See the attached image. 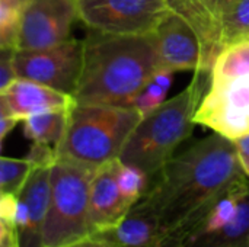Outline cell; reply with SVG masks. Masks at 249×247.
<instances>
[{
	"label": "cell",
	"mask_w": 249,
	"mask_h": 247,
	"mask_svg": "<svg viewBox=\"0 0 249 247\" xmlns=\"http://www.w3.org/2000/svg\"><path fill=\"white\" fill-rule=\"evenodd\" d=\"M163 234L159 218L137 202L121 221L90 237L111 247H156Z\"/></svg>",
	"instance_id": "obj_14"
},
{
	"label": "cell",
	"mask_w": 249,
	"mask_h": 247,
	"mask_svg": "<svg viewBox=\"0 0 249 247\" xmlns=\"http://www.w3.org/2000/svg\"><path fill=\"white\" fill-rule=\"evenodd\" d=\"M85 42L70 38L36 49H18L13 66L18 79L32 80L58 92L74 95L83 70Z\"/></svg>",
	"instance_id": "obj_6"
},
{
	"label": "cell",
	"mask_w": 249,
	"mask_h": 247,
	"mask_svg": "<svg viewBox=\"0 0 249 247\" xmlns=\"http://www.w3.org/2000/svg\"><path fill=\"white\" fill-rule=\"evenodd\" d=\"M77 19L79 0H31L22 22L19 49L47 48L70 39Z\"/></svg>",
	"instance_id": "obj_9"
},
{
	"label": "cell",
	"mask_w": 249,
	"mask_h": 247,
	"mask_svg": "<svg viewBox=\"0 0 249 247\" xmlns=\"http://www.w3.org/2000/svg\"><path fill=\"white\" fill-rule=\"evenodd\" d=\"M74 105L76 100L71 95L26 79H16L6 90L0 92V115H9L19 121L48 111H71Z\"/></svg>",
	"instance_id": "obj_11"
},
{
	"label": "cell",
	"mask_w": 249,
	"mask_h": 247,
	"mask_svg": "<svg viewBox=\"0 0 249 247\" xmlns=\"http://www.w3.org/2000/svg\"><path fill=\"white\" fill-rule=\"evenodd\" d=\"M1 55H0V92L6 90L16 79V71L13 66V57L18 49L12 48H0Z\"/></svg>",
	"instance_id": "obj_24"
},
{
	"label": "cell",
	"mask_w": 249,
	"mask_h": 247,
	"mask_svg": "<svg viewBox=\"0 0 249 247\" xmlns=\"http://www.w3.org/2000/svg\"><path fill=\"white\" fill-rule=\"evenodd\" d=\"M174 73L175 71L169 68H159L140 92L134 102V108H137L143 116L153 112L163 102H166V95L172 86Z\"/></svg>",
	"instance_id": "obj_20"
},
{
	"label": "cell",
	"mask_w": 249,
	"mask_h": 247,
	"mask_svg": "<svg viewBox=\"0 0 249 247\" xmlns=\"http://www.w3.org/2000/svg\"><path fill=\"white\" fill-rule=\"evenodd\" d=\"M204 74L207 73L197 70L187 89L140 119L121 151L123 163L140 167L150 178L163 169L193 132L196 112L203 99Z\"/></svg>",
	"instance_id": "obj_3"
},
{
	"label": "cell",
	"mask_w": 249,
	"mask_h": 247,
	"mask_svg": "<svg viewBox=\"0 0 249 247\" xmlns=\"http://www.w3.org/2000/svg\"><path fill=\"white\" fill-rule=\"evenodd\" d=\"M143 115L134 106H107L76 103L63 140L58 159L99 167L117 160Z\"/></svg>",
	"instance_id": "obj_4"
},
{
	"label": "cell",
	"mask_w": 249,
	"mask_h": 247,
	"mask_svg": "<svg viewBox=\"0 0 249 247\" xmlns=\"http://www.w3.org/2000/svg\"><path fill=\"white\" fill-rule=\"evenodd\" d=\"M210 83L196 112V124L231 140L249 134V74Z\"/></svg>",
	"instance_id": "obj_8"
},
{
	"label": "cell",
	"mask_w": 249,
	"mask_h": 247,
	"mask_svg": "<svg viewBox=\"0 0 249 247\" xmlns=\"http://www.w3.org/2000/svg\"><path fill=\"white\" fill-rule=\"evenodd\" d=\"M244 176L235 141L213 132L174 156L139 204L159 218L166 234Z\"/></svg>",
	"instance_id": "obj_1"
},
{
	"label": "cell",
	"mask_w": 249,
	"mask_h": 247,
	"mask_svg": "<svg viewBox=\"0 0 249 247\" xmlns=\"http://www.w3.org/2000/svg\"><path fill=\"white\" fill-rule=\"evenodd\" d=\"M166 4L194 28L203 51L200 70L210 74L223 49L219 17L210 10L206 0H166Z\"/></svg>",
	"instance_id": "obj_15"
},
{
	"label": "cell",
	"mask_w": 249,
	"mask_h": 247,
	"mask_svg": "<svg viewBox=\"0 0 249 247\" xmlns=\"http://www.w3.org/2000/svg\"><path fill=\"white\" fill-rule=\"evenodd\" d=\"M67 247H111V246H108L107 243H104V242H101V240H95V239H92V237H88V239H85V240H82V242H77V243L70 245V246H67Z\"/></svg>",
	"instance_id": "obj_29"
},
{
	"label": "cell",
	"mask_w": 249,
	"mask_h": 247,
	"mask_svg": "<svg viewBox=\"0 0 249 247\" xmlns=\"http://www.w3.org/2000/svg\"><path fill=\"white\" fill-rule=\"evenodd\" d=\"M0 121H1V125H0V140H1V144H3L6 137H7V134L16 127L19 119H16L13 116H9V115H0Z\"/></svg>",
	"instance_id": "obj_27"
},
{
	"label": "cell",
	"mask_w": 249,
	"mask_h": 247,
	"mask_svg": "<svg viewBox=\"0 0 249 247\" xmlns=\"http://www.w3.org/2000/svg\"><path fill=\"white\" fill-rule=\"evenodd\" d=\"M118 165L120 159L108 162L99 166L93 175L89 194L90 236L117 224L131 210V205L125 202L118 188Z\"/></svg>",
	"instance_id": "obj_12"
},
{
	"label": "cell",
	"mask_w": 249,
	"mask_h": 247,
	"mask_svg": "<svg viewBox=\"0 0 249 247\" xmlns=\"http://www.w3.org/2000/svg\"><path fill=\"white\" fill-rule=\"evenodd\" d=\"M162 68L174 71L200 70L201 44L194 28L178 13L169 12L153 31Z\"/></svg>",
	"instance_id": "obj_10"
},
{
	"label": "cell",
	"mask_w": 249,
	"mask_h": 247,
	"mask_svg": "<svg viewBox=\"0 0 249 247\" xmlns=\"http://www.w3.org/2000/svg\"><path fill=\"white\" fill-rule=\"evenodd\" d=\"M18 202H19V198L16 195H1V199H0V220L13 227H15V220H16Z\"/></svg>",
	"instance_id": "obj_25"
},
{
	"label": "cell",
	"mask_w": 249,
	"mask_h": 247,
	"mask_svg": "<svg viewBox=\"0 0 249 247\" xmlns=\"http://www.w3.org/2000/svg\"><path fill=\"white\" fill-rule=\"evenodd\" d=\"M248 74L249 36H245L226 45L222 49L212 71V82L228 80Z\"/></svg>",
	"instance_id": "obj_17"
},
{
	"label": "cell",
	"mask_w": 249,
	"mask_h": 247,
	"mask_svg": "<svg viewBox=\"0 0 249 247\" xmlns=\"http://www.w3.org/2000/svg\"><path fill=\"white\" fill-rule=\"evenodd\" d=\"M31 0H0V48L19 49L25 12Z\"/></svg>",
	"instance_id": "obj_18"
},
{
	"label": "cell",
	"mask_w": 249,
	"mask_h": 247,
	"mask_svg": "<svg viewBox=\"0 0 249 247\" xmlns=\"http://www.w3.org/2000/svg\"><path fill=\"white\" fill-rule=\"evenodd\" d=\"M89 29L83 39V70L73 95L76 103L134 106L140 92L162 68L153 32L115 35Z\"/></svg>",
	"instance_id": "obj_2"
},
{
	"label": "cell",
	"mask_w": 249,
	"mask_h": 247,
	"mask_svg": "<svg viewBox=\"0 0 249 247\" xmlns=\"http://www.w3.org/2000/svg\"><path fill=\"white\" fill-rule=\"evenodd\" d=\"M220 26L223 48L249 36V0L232 1L220 15Z\"/></svg>",
	"instance_id": "obj_19"
},
{
	"label": "cell",
	"mask_w": 249,
	"mask_h": 247,
	"mask_svg": "<svg viewBox=\"0 0 249 247\" xmlns=\"http://www.w3.org/2000/svg\"><path fill=\"white\" fill-rule=\"evenodd\" d=\"M70 111H48L23 119V134L31 141L58 147L64 137Z\"/></svg>",
	"instance_id": "obj_16"
},
{
	"label": "cell",
	"mask_w": 249,
	"mask_h": 247,
	"mask_svg": "<svg viewBox=\"0 0 249 247\" xmlns=\"http://www.w3.org/2000/svg\"><path fill=\"white\" fill-rule=\"evenodd\" d=\"M25 159L31 162L34 167H53L54 163L58 160L57 147L45 143L32 141V146Z\"/></svg>",
	"instance_id": "obj_23"
},
{
	"label": "cell",
	"mask_w": 249,
	"mask_h": 247,
	"mask_svg": "<svg viewBox=\"0 0 249 247\" xmlns=\"http://www.w3.org/2000/svg\"><path fill=\"white\" fill-rule=\"evenodd\" d=\"M233 141L238 148V157H239L241 166H242L245 175L249 178V134L239 137Z\"/></svg>",
	"instance_id": "obj_26"
},
{
	"label": "cell",
	"mask_w": 249,
	"mask_h": 247,
	"mask_svg": "<svg viewBox=\"0 0 249 247\" xmlns=\"http://www.w3.org/2000/svg\"><path fill=\"white\" fill-rule=\"evenodd\" d=\"M15 247H19V246H15Z\"/></svg>",
	"instance_id": "obj_30"
},
{
	"label": "cell",
	"mask_w": 249,
	"mask_h": 247,
	"mask_svg": "<svg viewBox=\"0 0 249 247\" xmlns=\"http://www.w3.org/2000/svg\"><path fill=\"white\" fill-rule=\"evenodd\" d=\"M232 1H235V0H206V3H207V6L210 7V10L219 17V20H220V15H222V12L232 3Z\"/></svg>",
	"instance_id": "obj_28"
},
{
	"label": "cell",
	"mask_w": 249,
	"mask_h": 247,
	"mask_svg": "<svg viewBox=\"0 0 249 247\" xmlns=\"http://www.w3.org/2000/svg\"><path fill=\"white\" fill-rule=\"evenodd\" d=\"M96 169L67 159L54 163L44 247H67L90 236L89 194Z\"/></svg>",
	"instance_id": "obj_5"
},
{
	"label": "cell",
	"mask_w": 249,
	"mask_h": 247,
	"mask_svg": "<svg viewBox=\"0 0 249 247\" xmlns=\"http://www.w3.org/2000/svg\"><path fill=\"white\" fill-rule=\"evenodd\" d=\"M149 175L137 166L125 165L120 160L117 181L118 188L127 204L136 205L149 191Z\"/></svg>",
	"instance_id": "obj_22"
},
{
	"label": "cell",
	"mask_w": 249,
	"mask_h": 247,
	"mask_svg": "<svg viewBox=\"0 0 249 247\" xmlns=\"http://www.w3.org/2000/svg\"><path fill=\"white\" fill-rule=\"evenodd\" d=\"M51 198V167H34L19 194L26 207V223L18 231L19 247H44V227Z\"/></svg>",
	"instance_id": "obj_13"
},
{
	"label": "cell",
	"mask_w": 249,
	"mask_h": 247,
	"mask_svg": "<svg viewBox=\"0 0 249 247\" xmlns=\"http://www.w3.org/2000/svg\"><path fill=\"white\" fill-rule=\"evenodd\" d=\"M34 166L26 159H0V194L19 197L26 181L29 179Z\"/></svg>",
	"instance_id": "obj_21"
},
{
	"label": "cell",
	"mask_w": 249,
	"mask_h": 247,
	"mask_svg": "<svg viewBox=\"0 0 249 247\" xmlns=\"http://www.w3.org/2000/svg\"><path fill=\"white\" fill-rule=\"evenodd\" d=\"M169 12L166 0H79L80 20L115 35H147Z\"/></svg>",
	"instance_id": "obj_7"
}]
</instances>
